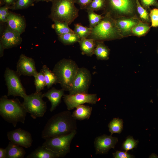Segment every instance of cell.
Segmentation results:
<instances>
[{
  "mask_svg": "<svg viewBox=\"0 0 158 158\" xmlns=\"http://www.w3.org/2000/svg\"><path fill=\"white\" fill-rule=\"evenodd\" d=\"M76 120L69 110L59 112L50 118L42 133V138L46 139L69 134L76 130Z\"/></svg>",
  "mask_w": 158,
  "mask_h": 158,
  "instance_id": "6da1fadb",
  "label": "cell"
},
{
  "mask_svg": "<svg viewBox=\"0 0 158 158\" xmlns=\"http://www.w3.org/2000/svg\"><path fill=\"white\" fill-rule=\"evenodd\" d=\"M27 113L18 99H9L6 95L0 98V115L14 127L18 122L24 123Z\"/></svg>",
  "mask_w": 158,
  "mask_h": 158,
  "instance_id": "7a4b0ae2",
  "label": "cell"
},
{
  "mask_svg": "<svg viewBox=\"0 0 158 158\" xmlns=\"http://www.w3.org/2000/svg\"><path fill=\"white\" fill-rule=\"evenodd\" d=\"M123 38L115 19L105 15L101 21L92 28L91 34L87 38L96 41L104 42Z\"/></svg>",
  "mask_w": 158,
  "mask_h": 158,
  "instance_id": "3957f363",
  "label": "cell"
},
{
  "mask_svg": "<svg viewBox=\"0 0 158 158\" xmlns=\"http://www.w3.org/2000/svg\"><path fill=\"white\" fill-rule=\"evenodd\" d=\"M49 18L70 25L79 16V9L74 0H52Z\"/></svg>",
  "mask_w": 158,
  "mask_h": 158,
  "instance_id": "277c9868",
  "label": "cell"
},
{
  "mask_svg": "<svg viewBox=\"0 0 158 158\" xmlns=\"http://www.w3.org/2000/svg\"><path fill=\"white\" fill-rule=\"evenodd\" d=\"M76 62L71 59L63 58L55 65L52 71L59 83L65 91H69L79 68Z\"/></svg>",
  "mask_w": 158,
  "mask_h": 158,
  "instance_id": "5b68a950",
  "label": "cell"
},
{
  "mask_svg": "<svg viewBox=\"0 0 158 158\" xmlns=\"http://www.w3.org/2000/svg\"><path fill=\"white\" fill-rule=\"evenodd\" d=\"M103 14L114 19L121 17L136 18V0H106Z\"/></svg>",
  "mask_w": 158,
  "mask_h": 158,
  "instance_id": "8992f818",
  "label": "cell"
},
{
  "mask_svg": "<svg viewBox=\"0 0 158 158\" xmlns=\"http://www.w3.org/2000/svg\"><path fill=\"white\" fill-rule=\"evenodd\" d=\"M43 94L41 91H35L23 98L22 104L27 113H30L34 119L42 117L46 111V102L43 100Z\"/></svg>",
  "mask_w": 158,
  "mask_h": 158,
  "instance_id": "52a82bcc",
  "label": "cell"
},
{
  "mask_svg": "<svg viewBox=\"0 0 158 158\" xmlns=\"http://www.w3.org/2000/svg\"><path fill=\"white\" fill-rule=\"evenodd\" d=\"M76 133L75 130L68 134L46 139L42 145L63 157L70 152L71 142Z\"/></svg>",
  "mask_w": 158,
  "mask_h": 158,
  "instance_id": "ba28073f",
  "label": "cell"
},
{
  "mask_svg": "<svg viewBox=\"0 0 158 158\" xmlns=\"http://www.w3.org/2000/svg\"><path fill=\"white\" fill-rule=\"evenodd\" d=\"M4 76L7 88L8 96H19L23 98L27 95L21 83L20 76L16 71L7 67Z\"/></svg>",
  "mask_w": 158,
  "mask_h": 158,
  "instance_id": "9c48e42d",
  "label": "cell"
},
{
  "mask_svg": "<svg viewBox=\"0 0 158 158\" xmlns=\"http://www.w3.org/2000/svg\"><path fill=\"white\" fill-rule=\"evenodd\" d=\"M91 80L92 75L90 71L85 67L79 68L68 91L69 94L88 93Z\"/></svg>",
  "mask_w": 158,
  "mask_h": 158,
  "instance_id": "30bf717a",
  "label": "cell"
},
{
  "mask_svg": "<svg viewBox=\"0 0 158 158\" xmlns=\"http://www.w3.org/2000/svg\"><path fill=\"white\" fill-rule=\"evenodd\" d=\"M64 102L68 110L73 109L78 106L87 103L95 104L98 99L96 94L79 93L74 95H64Z\"/></svg>",
  "mask_w": 158,
  "mask_h": 158,
  "instance_id": "8fae6325",
  "label": "cell"
},
{
  "mask_svg": "<svg viewBox=\"0 0 158 158\" xmlns=\"http://www.w3.org/2000/svg\"><path fill=\"white\" fill-rule=\"evenodd\" d=\"M8 140L12 143L25 148L30 147L33 140L30 133L20 128L17 129L7 132Z\"/></svg>",
  "mask_w": 158,
  "mask_h": 158,
  "instance_id": "7c38bea8",
  "label": "cell"
},
{
  "mask_svg": "<svg viewBox=\"0 0 158 158\" xmlns=\"http://www.w3.org/2000/svg\"><path fill=\"white\" fill-rule=\"evenodd\" d=\"M20 35L18 32L7 25L1 34L0 44L4 49L17 46L22 42Z\"/></svg>",
  "mask_w": 158,
  "mask_h": 158,
  "instance_id": "4fadbf2b",
  "label": "cell"
},
{
  "mask_svg": "<svg viewBox=\"0 0 158 158\" xmlns=\"http://www.w3.org/2000/svg\"><path fill=\"white\" fill-rule=\"evenodd\" d=\"M16 72L20 76L23 75L33 77L38 73L34 60L23 54L20 55L17 63Z\"/></svg>",
  "mask_w": 158,
  "mask_h": 158,
  "instance_id": "5bb4252c",
  "label": "cell"
},
{
  "mask_svg": "<svg viewBox=\"0 0 158 158\" xmlns=\"http://www.w3.org/2000/svg\"><path fill=\"white\" fill-rule=\"evenodd\" d=\"M118 142V138L111 135L104 134L96 137L94 142L95 154L107 153L110 149L114 148Z\"/></svg>",
  "mask_w": 158,
  "mask_h": 158,
  "instance_id": "9a60e30c",
  "label": "cell"
},
{
  "mask_svg": "<svg viewBox=\"0 0 158 158\" xmlns=\"http://www.w3.org/2000/svg\"><path fill=\"white\" fill-rule=\"evenodd\" d=\"M116 25L123 38L132 35V29L140 19L136 18L121 17L115 19Z\"/></svg>",
  "mask_w": 158,
  "mask_h": 158,
  "instance_id": "2e32d148",
  "label": "cell"
},
{
  "mask_svg": "<svg viewBox=\"0 0 158 158\" xmlns=\"http://www.w3.org/2000/svg\"><path fill=\"white\" fill-rule=\"evenodd\" d=\"M7 25L21 34L25 31L26 23L25 18L21 15L9 11L6 19Z\"/></svg>",
  "mask_w": 158,
  "mask_h": 158,
  "instance_id": "e0dca14e",
  "label": "cell"
},
{
  "mask_svg": "<svg viewBox=\"0 0 158 158\" xmlns=\"http://www.w3.org/2000/svg\"><path fill=\"white\" fill-rule=\"evenodd\" d=\"M64 91L62 89L58 90L53 87L43 94V97L47 98L51 103V112L54 111L60 103L61 98L64 95Z\"/></svg>",
  "mask_w": 158,
  "mask_h": 158,
  "instance_id": "ac0fdd59",
  "label": "cell"
},
{
  "mask_svg": "<svg viewBox=\"0 0 158 158\" xmlns=\"http://www.w3.org/2000/svg\"><path fill=\"white\" fill-rule=\"evenodd\" d=\"M59 154L42 145L37 148L26 157L27 158H58Z\"/></svg>",
  "mask_w": 158,
  "mask_h": 158,
  "instance_id": "d6986e66",
  "label": "cell"
},
{
  "mask_svg": "<svg viewBox=\"0 0 158 158\" xmlns=\"http://www.w3.org/2000/svg\"><path fill=\"white\" fill-rule=\"evenodd\" d=\"M78 42L82 54L89 56H92L94 54L96 41L92 39L84 38L80 39Z\"/></svg>",
  "mask_w": 158,
  "mask_h": 158,
  "instance_id": "ffe728a7",
  "label": "cell"
},
{
  "mask_svg": "<svg viewBox=\"0 0 158 158\" xmlns=\"http://www.w3.org/2000/svg\"><path fill=\"white\" fill-rule=\"evenodd\" d=\"M5 149L6 158H23L26 154L23 147L10 141Z\"/></svg>",
  "mask_w": 158,
  "mask_h": 158,
  "instance_id": "44dd1931",
  "label": "cell"
},
{
  "mask_svg": "<svg viewBox=\"0 0 158 158\" xmlns=\"http://www.w3.org/2000/svg\"><path fill=\"white\" fill-rule=\"evenodd\" d=\"M75 108V110L72 114L74 118L80 121L89 119L92 110V107L81 104Z\"/></svg>",
  "mask_w": 158,
  "mask_h": 158,
  "instance_id": "7402d4cb",
  "label": "cell"
},
{
  "mask_svg": "<svg viewBox=\"0 0 158 158\" xmlns=\"http://www.w3.org/2000/svg\"><path fill=\"white\" fill-rule=\"evenodd\" d=\"M110 49L104 42L96 41L94 54L98 60H107L109 59Z\"/></svg>",
  "mask_w": 158,
  "mask_h": 158,
  "instance_id": "603a6c76",
  "label": "cell"
},
{
  "mask_svg": "<svg viewBox=\"0 0 158 158\" xmlns=\"http://www.w3.org/2000/svg\"><path fill=\"white\" fill-rule=\"evenodd\" d=\"M149 23L140 20L138 23L132 29V35L137 37L145 36L149 31L151 28Z\"/></svg>",
  "mask_w": 158,
  "mask_h": 158,
  "instance_id": "cb8c5ba5",
  "label": "cell"
},
{
  "mask_svg": "<svg viewBox=\"0 0 158 158\" xmlns=\"http://www.w3.org/2000/svg\"><path fill=\"white\" fill-rule=\"evenodd\" d=\"M45 78L46 86L49 88L54 84L59 83L56 77L46 65H43L41 69Z\"/></svg>",
  "mask_w": 158,
  "mask_h": 158,
  "instance_id": "d4e9b609",
  "label": "cell"
},
{
  "mask_svg": "<svg viewBox=\"0 0 158 158\" xmlns=\"http://www.w3.org/2000/svg\"><path fill=\"white\" fill-rule=\"evenodd\" d=\"M53 21L54 23L51 25V27L54 30L57 35L74 32L73 30L69 27L68 23L56 20Z\"/></svg>",
  "mask_w": 158,
  "mask_h": 158,
  "instance_id": "484cf974",
  "label": "cell"
},
{
  "mask_svg": "<svg viewBox=\"0 0 158 158\" xmlns=\"http://www.w3.org/2000/svg\"><path fill=\"white\" fill-rule=\"evenodd\" d=\"M58 40L65 45L73 44L80 40L79 36L74 32L68 33L58 35Z\"/></svg>",
  "mask_w": 158,
  "mask_h": 158,
  "instance_id": "4316f807",
  "label": "cell"
},
{
  "mask_svg": "<svg viewBox=\"0 0 158 158\" xmlns=\"http://www.w3.org/2000/svg\"><path fill=\"white\" fill-rule=\"evenodd\" d=\"M123 121L118 118H114L109 123L108 126L111 135L114 133L120 134L123 129Z\"/></svg>",
  "mask_w": 158,
  "mask_h": 158,
  "instance_id": "83f0119b",
  "label": "cell"
},
{
  "mask_svg": "<svg viewBox=\"0 0 158 158\" xmlns=\"http://www.w3.org/2000/svg\"><path fill=\"white\" fill-rule=\"evenodd\" d=\"M92 28L84 26L80 23L74 24V32L76 34L80 39L87 38L91 33Z\"/></svg>",
  "mask_w": 158,
  "mask_h": 158,
  "instance_id": "f1b7e54d",
  "label": "cell"
},
{
  "mask_svg": "<svg viewBox=\"0 0 158 158\" xmlns=\"http://www.w3.org/2000/svg\"><path fill=\"white\" fill-rule=\"evenodd\" d=\"M34 77L36 91L40 92L46 86L44 75L41 69Z\"/></svg>",
  "mask_w": 158,
  "mask_h": 158,
  "instance_id": "f546056e",
  "label": "cell"
},
{
  "mask_svg": "<svg viewBox=\"0 0 158 158\" xmlns=\"http://www.w3.org/2000/svg\"><path fill=\"white\" fill-rule=\"evenodd\" d=\"M35 0H16L14 4L10 6V9L12 10L27 8L34 5Z\"/></svg>",
  "mask_w": 158,
  "mask_h": 158,
  "instance_id": "4dcf8cb0",
  "label": "cell"
},
{
  "mask_svg": "<svg viewBox=\"0 0 158 158\" xmlns=\"http://www.w3.org/2000/svg\"><path fill=\"white\" fill-rule=\"evenodd\" d=\"M89 22V27L92 28L97 25L103 17L102 14H98L94 11L90 10H86Z\"/></svg>",
  "mask_w": 158,
  "mask_h": 158,
  "instance_id": "1f68e13d",
  "label": "cell"
},
{
  "mask_svg": "<svg viewBox=\"0 0 158 158\" xmlns=\"http://www.w3.org/2000/svg\"><path fill=\"white\" fill-rule=\"evenodd\" d=\"M137 11L139 16L140 20L142 21L149 23L150 20L148 12L147 10L144 8L139 0H136Z\"/></svg>",
  "mask_w": 158,
  "mask_h": 158,
  "instance_id": "d6a6232c",
  "label": "cell"
},
{
  "mask_svg": "<svg viewBox=\"0 0 158 158\" xmlns=\"http://www.w3.org/2000/svg\"><path fill=\"white\" fill-rule=\"evenodd\" d=\"M138 142V140H135L131 136H128L123 143L121 149L127 152L136 147Z\"/></svg>",
  "mask_w": 158,
  "mask_h": 158,
  "instance_id": "836d02e7",
  "label": "cell"
},
{
  "mask_svg": "<svg viewBox=\"0 0 158 158\" xmlns=\"http://www.w3.org/2000/svg\"><path fill=\"white\" fill-rule=\"evenodd\" d=\"M106 6V0H92L85 10L95 11L104 10Z\"/></svg>",
  "mask_w": 158,
  "mask_h": 158,
  "instance_id": "e575fe53",
  "label": "cell"
},
{
  "mask_svg": "<svg viewBox=\"0 0 158 158\" xmlns=\"http://www.w3.org/2000/svg\"><path fill=\"white\" fill-rule=\"evenodd\" d=\"M149 16L151 27H158V8H154L151 10Z\"/></svg>",
  "mask_w": 158,
  "mask_h": 158,
  "instance_id": "d590c367",
  "label": "cell"
},
{
  "mask_svg": "<svg viewBox=\"0 0 158 158\" xmlns=\"http://www.w3.org/2000/svg\"><path fill=\"white\" fill-rule=\"evenodd\" d=\"M10 6L5 5L0 7V21L1 23H6V19L8 15Z\"/></svg>",
  "mask_w": 158,
  "mask_h": 158,
  "instance_id": "8d00e7d4",
  "label": "cell"
},
{
  "mask_svg": "<svg viewBox=\"0 0 158 158\" xmlns=\"http://www.w3.org/2000/svg\"><path fill=\"white\" fill-rule=\"evenodd\" d=\"M141 4L147 10L150 7L154 6L158 8V1L157 0H140Z\"/></svg>",
  "mask_w": 158,
  "mask_h": 158,
  "instance_id": "74e56055",
  "label": "cell"
},
{
  "mask_svg": "<svg viewBox=\"0 0 158 158\" xmlns=\"http://www.w3.org/2000/svg\"><path fill=\"white\" fill-rule=\"evenodd\" d=\"M113 157L114 158H134V156L130 154L127 151L123 152L117 151L113 153Z\"/></svg>",
  "mask_w": 158,
  "mask_h": 158,
  "instance_id": "f35d334b",
  "label": "cell"
},
{
  "mask_svg": "<svg viewBox=\"0 0 158 158\" xmlns=\"http://www.w3.org/2000/svg\"><path fill=\"white\" fill-rule=\"evenodd\" d=\"M92 0H74L75 3L78 4L81 9H86Z\"/></svg>",
  "mask_w": 158,
  "mask_h": 158,
  "instance_id": "ab89813d",
  "label": "cell"
},
{
  "mask_svg": "<svg viewBox=\"0 0 158 158\" xmlns=\"http://www.w3.org/2000/svg\"><path fill=\"white\" fill-rule=\"evenodd\" d=\"M6 149L0 148V158H6Z\"/></svg>",
  "mask_w": 158,
  "mask_h": 158,
  "instance_id": "60d3db41",
  "label": "cell"
},
{
  "mask_svg": "<svg viewBox=\"0 0 158 158\" xmlns=\"http://www.w3.org/2000/svg\"><path fill=\"white\" fill-rule=\"evenodd\" d=\"M0 5L1 4V5L3 4H4L5 5H7L8 6H11V5L10 4L9 0H1V1H0Z\"/></svg>",
  "mask_w": 158,
  "mask_h": 158,
  "instance_id": "b9f144b4",
  "label": "cell"
},
{
  "mask_svg": "<svg viewBox=\"0 0 158 158\" xmlns=\"http://www.w3.org/2000/svg\"><path fill=\"white\" fill-rule=\"evenodd\" d=\"M4 49L2 46L0 44V57H2L4 55Z\"/></svg>",
  "mask_w": 158,
  "mask_h": 158,
  "instance_id": "7bdbcfd3",
  "label": "cell"
},
{
  "mask_svg": "<svg viewBox=\"0 0 158 158\" xmlns=\"http://www.w3.org/2000/svg\"><path fill=\"white\" fill-rule=\"evenodd\" d=\"M37 1H45L48 2L50 1L51 2L52 0H35Z\"/></svg>",
  "mask_w": 158,
  "mask_h": 158,
  "instance_id": "ee69618b",
  "label": "cell"
},
{
  "mask_svg": "<svg viewBox=\"0 0 158 158\" xmlns=\"http://www.w3.org/2000/svg\"></svg>",
  "mask_w": 158,
  "mask_h": 158,
  "instance_id": "f6af8a7d",
  "label": "cell"
},
{
  "mask_svg": "<svg viewBox=\"0 0 158 158\" xmlns=\"http://www.w3.org/2000/svg\"></svg>",
  "mask_w": 158,
  "mask_h": 158,
  "instance_id": "bcb514c9",
  "label": "cell"
},
{
  "mask_svg": "<svg viewBox=\"0 0 158 158\" xmlns=\"http://www.w3.org/2000/svg\"></svg>",
  "mask_w": 158,
  "mask_h": 158,
  "instance_id": "7dc6e473",
  "label": "cell"
}]
</instances>
